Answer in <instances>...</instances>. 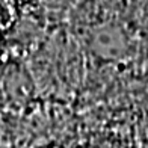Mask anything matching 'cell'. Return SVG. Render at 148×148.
Returning <instances> with one entry per match:
<instances>
[{"instance_id": "2", "label": "cell", "mask_w": 148, "mask_h": 148, "mask_svg": "<svg viewBox=\"0 0 148 148\" xmlns=\"http://www.w3.org/2000/svg\"><path fill=\"white\" fill-rule=\"evenodd\" d=\"M0 36H2V33H0Z\"/></svg>"}, {"instance_id": "1", "label": "cell", "mask_w": 148, "mask_h": 148, "mask_svg": "<svg viewBox=\"0 0 148 148\" xmlns=\"http://www.w3.org/2000/svg\"><path fill=\"white\" fill-rule=\"evenodd\" d=\"M18 20L17 0H0V33L11 30Z\"/></svg>"}]
</instances>
